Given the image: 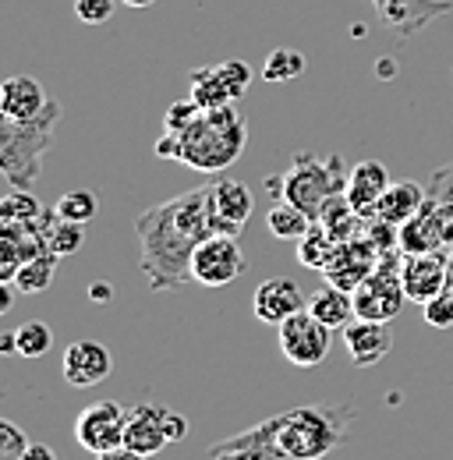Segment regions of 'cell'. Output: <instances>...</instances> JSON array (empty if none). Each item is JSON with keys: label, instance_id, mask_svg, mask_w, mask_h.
Here are the masks:
<instances>
[{"label": "cell", "instance_id": "1", "mask_svg": "<svg viewBox=\"0 0 453 460\" xmlns=\"http://www.w3.org/2000/svg\"><path fill=\"white\" fill-rule=\"evenodd\" d=\"M138 266L153 290H177L191 280V259L202 241L224 234L213 209V184L149 206L135 220Z\"/></svg>", "mask_w": 453, "mask_h": 460}, {"label": "cell", "instance_id": "2", "mask_svg": "<svg viewBox=\"0 0 453 460\" xmlns=\"http://www.w3.org/2000/svg\"><path fill=\"white\" fill-rule=\"evenodd\" d=\"M351 421H354L351 403H343V407H333V403L290 407L283 414H273L277 447H280L283 460H323L347 443Z\"/></svg>", "mask_w": 453, "mask_h": 460}, {"label": "cell", "instance_id": "3", "mask_svg": "<svg viewBox=\"0 0 453 460\" xmlns=\"http://www.w3.org/2000/svg\"><path fill=\"white\" fill-rule=\"evenodd\" d=\"M347 177L351 171L343 167V156H312V153H294V160L287 164L280 177H270L266 188L273 191V199H283L290 206H298L301 213H308L312 220L323 217V209L347 191Z\"/></svg>", "mask_w": 453, "mask_h": 460}, {"label": "cell", "instance_id": "4", "mask_svg": "<svg viewBox=\"0 0 453 460\" xmlns=\"http://www.w3.org/2000/svg\"><path fill=\"white\" fill-rule=\"evenodd\" d=\"M64 114L60 100H50L43 114L32 120H7L0 117V171L11 181V188L29 191L40 173H43V156L54 142V128Z\"/></svg>", "mask_w": 453, "mask_h": 460}, {"label": "cell", "instance_id": "5", "mask_svg": "<svg viewBox=\"0 0 453 460\" xmlns=\"http://www.w3.org/2000/svg\"><path fill=\"white\" fill-rule=\"evenodd\" d=\"M177 138H181V164L184 167L217 173L226 171L244 153L248 128L234 107H220V111H202V117Z\"/></svg>", "mask_w": 453, "mask_h": 460}, {"label": "cell", "instance_id": "6", "mask_svg": "<svg viewBox=\"0 0 453 460\" xmlns=\"http://www.w3.org/2000/svg\"><path fill=\"white\" fill-rule=\"evenodd\" d=\"M400 262H404V252L390 248L379 255V266L372 270V277L354 290V312L358 319H369V323H390L400 315L404 301H407V290L400 284Z\"/></svg>", "mask_w": 453, "mask_h": 460}, {"label": "cell", "instance_id": "7", "mask_svg": "<svg viewBox=\"0 0 453 460\" xmlns=\"http://www.w3.org/2000/svg\"><path fill=\"white\" fill-rule=\"evenodd\" d=\"M277 330H280V354L290 365H298V368H315V365L326 361L330 344H333V330L323 326L308 308L298 312V315H290Z\"/></svg>", "mask_w": 453, "mask_h": 460}, {"label": "cell", "instance_id": "8", "mask_svg": "<svg viewBox=\"0 0 453 460\" xmlns=\"http://www.w3.org/2000/svg\"><path fill=\"white\" fill-rule=\"evenodd\" d=\"M244 273V255L237 237L230 234H213L209 241H202L195 248L191 259V280L202 288H226Z\"/></svg>", "mask_w": 453, "mask_h": 460}, {"label": "cell", "instance_id": "9", "mask_svg": "<svg viewBox=\"0 0 453 460\" xmlns=\"http://www.w3.org/2000/svg\"><path fill=\"white\" fill-rule=\"evenodd\" d=\"M124 429H128V411L113 401L89 403L78 418H75V439L78 447H85L89 454H107L124 447Z\"/></svg>", "mask_w": 453, "mask_h": 460}, {"label": "cell", "instance_id": "10", "mask_svg": "<svg viewBox=\"0 0 453 460\" xmlns=\"http://www.w3.org/2000/svg\"><path fill=\"white\" fill-rule=\"evenodd\" d=\"M400 284L407 290V301H432L436 294L453 284L450 277V252H422V255H404L400 262Z\"/></svg>", "mask_w": 453, "mask_h": 460}, {"label": "cell", "instance_id": "11", "mask_svg": "<svg viewBox=\"0 0 453 460\" xmlns=\"http://www.w3.org/2000/svg\"><path fill=\"white\" fill-rule=\"evenodd\" d=\"M379 255H383V252H379V248L365 237V230H361V237L337 244V252H333V259L326 262L323 277H326V284L354 294V290L372 277V270L379 266Z\"/></svg>", "mask_w": 453, "mask_h": 460}, {"label": "cell", "instance_id": "12", "mask_svg": "<svg viewBox=\"0 0 453 460\" xmlns=\"http://www.w3.org/2000/svg\"><path fill=\"white\" fill-rule=\"evenodd\" d=\"M305 308H308V297L301 294V288L290 277H273V280L259 284L252 294V312L266 326H283L290 315H298Z\"/></svg>", "mask_w": 453, "mask_h": 460}, {"label": "cell", "instance_id": "13", "mask_svg": "<svg viewBox=\"0 0 453 460\" xmlns=\"http://www.w3.org/2000/svg\"><path fill=\"white\" fill-rule=\"evenodd\" d=\"M383 25L394 29L396 36L411 40L418 36L429 22H436L440 14H450L453 4L450 0H372Z\"/></svg>", "mask_w": 453, "mask_h": 460}, {"label": "cell", "instance_id": "14", "mask_svg": "<svg viewBox=\"0 0 453 460\" xmlns=\"http://www.w3.org/2000/svg\"><path fill=\"white\" fill-rule=\"evenodd\" d=\"M111 368H113L111 350L100 344V341H75V344L64 350V358H60L64 379L71 386H82V390L100 386L111 376Z\"/></svg>", "mask_w": 453, "mask_h": 460}, {"label": "cell", "instance_id": "15", "mask_svg": "<svg viewBox=\"0 0 453 460\" xmlns=\"http://www.w3.org/2000/svg\"><path fill=\"white\" fill-rule=\"evenodd\" d=\"M209 460H283L280 447H277V425L273 418L230 436L224 443H217L209 450Z\"/></svg>", "mask_w": 453, "mask_h": 460}, {"label": "cell", "instance_id": "16", "mask_svg": "<svg viewBox=\"0 0 453 460\" xmlns=\"http://www.w3.org/2000/svg\"><path fill=\"white\" fill-rule=\"evenodd\" d=\"M340 333H343V347H347L354 368H372V365H379V361L394 350V333H390L386 323L354 319V323L343 326Z\"/></svg>", "mask_w": 453, "mask_h": 460}, {"label": "cell", "instance_id": "17", "mask_svg": "<svg viewBox=\"0 0 453 460\" xmlns=\"http://www.w3.org/2000/svg\"><path fill=\"white\" fill-rule=\"evenodd\" d=\"M124 447H131L135 454H160L167 450L170 439H167V429H164V403H138L128 411V429H124Z\"/></svg>", "mask_w": 453, "mask_h": 460}, {"label": "cell", "instance_id": "18", "mask_svg": "<svg viewBox=\"0 0 453 460\" xmlns=\"http://www.w3.org/2000/svg\"><path fill=\"white\" fill-rule=\"evenodd\" d=\"M394 181H390V173L386 167L379 164V160H365V164H358L351 177H347V202L354 206V213L358 217H372L376 213V202L383 199V191L390 188Z\"/></svg>", "mask_w": 453, "mask_h": 460}, {"label": "cell", "instance_id": "19", "mask_svg": "<svg viewBox=\"0 0 453 460\" xmlns=\"http://www.w3.org/2000/svg\"><path fill=\"white\" fill-rule=\"evenodd\" d=\"M47 103H50V96L43 93V85L32 75H14L0 89V117H7V120H32L36 114H43Z\"/></svg>", "mask_w": 453, "mask_h": 460}, {"label": "cell", "instance_id": "20", "mask_svg": "<svg viewBox=\"0 0 453 460\" xmlns=\"http://www.w3.org/2000/svg\"><path fill=\"white\" fill-rule=\"evenodd\" d=\"M213 209H217L220 230L237 237L244 224L252 220V191L241 181H217L213 184Z\"/></svg>", "mask_w": 453, "mask_h": 460}, {"label": "cell", "instance_id": "21", "mask_svg": "<svg viewBox=\"0 0 453 460\" xmlns=\"http://www.w3.org/2000/svg\"><path fill=\"white\" fill-rule=\"evenodd\" d=\"M425 206V188L418 181H396L383 191V199L376 202V213L383 224H394V227H404L407 220H414Z\"/></svg>", "mask_w": 453, "mask_h": 460}, {"label": "cell", "instance_id": "22", "mask_svg": "<svg viewBox=\"0 0 453 460\" xmlns=\"http://www.w3.org/2000/svg\"><path fill=\"white\" fill-rule=\"evenodd\" d=\"M308 312H312L323 326H330V330L351 326L354 315H358V312H354V294L333 288V284H326V288L315 290V294L308 297Z\"/></svg>", "mask_w": 453, "mask_h": 460}, {"label": "cell", "instance_id": "23", "mask_svg": "<svg viewBox=\"0 0 453 460\" xmlns=\"http://www.w3.org/2000/svg\"><path fill=\"white\" fill-rule=\"evenodd\" d=\"M312 217L308 213H301L298 206H290V202H273L270 206V213H266V227L273 237H280V241H301L308 230H312Z\"/></svg>", "mask_w": 453, "mask_h": 460}, {"label": "cell", "instance_id": "24", "mask_svg": "<svg viewBox=\"0 0 453 460\" xmlns=\"http://www.w3.org/2000/svg\"><path fill=\"white\" fill-rule=\"evenodd\" d=\"M57 277V255L54 252H40L32 259H25L14 273V288L22 294H43V290L54 284Z\"/></svg>", "mask_w": 453, "mask_h": 460}, {"label": "cell", "instance_id": "25", "mask_svg": "<svg viewBox=\"0 0 453 460\" xmlns=\"http://www.w3.org/2000/svg\"><path fill=\"white\" fill-rule=\"evenodd\" d=\"M333 252H337V241L330 237V230L323 227V224H312V230L298 241V262L308 266V270H319V273L326 270Z\"/></svg>", "mask_w": 453, "mask_h": 460}, {"label": "cell", "instance_id": "26", "mask_svg": "<svg viewBox=\"0 0 453 460\" xmlns=\"http://www.w3.org/2000/svg\"><path fill=\"white\" fill-rule=\"evenodd\" d=\"M191 100L202 107V111H220V107H230V93L224 89L217 67H199L191 71Z\"/></svg>", "mask_w": 453, "mask_h": 460}, {"label": "cell", "instance_id": "27", "mask_svg": "<svg viewBox=\"0 0 453 460\" xmlns=\"http://www.w3.org/2000/svg\"><path fill=\"white\" fill-rule=\"evenodd\" d=\"M57 217L60 220H67V224H89V220H96V213H100V199H96V191L93 188H75V191H64L60 199H57Z\"/></svg>", "mask_w": 453, "mask_h": 460}, {"label": "cell", "instance_id": "28", "mask_svg": "<svg viewBox=\"0 0 453 460\" xmlns=\"http://www.w3.org/2000/svg\"><path fill=\"white\" fill-rule=\"evenodd\" d=\"M47 209L32 199V191H11L4 202H0V224H36Z\"/></svg>", "mask_w": 453, "mask_h": 460}, {"label": "cell", "instance_id": "29", "mask_svg": "<svg viewBox=\"0 0 453 460\" xmlns=\"http://www.w3.org/2000/svg\"><path fill=\"white\" fill-rule=\"evenodd\" d=\"M14 337H18V358H25V361H36V358L50 354V347H54V333L47 323H25L14 330Z\"/></svg>", "mask_w": 453, "mask_h": 460}, {"label": "cell", "instance_id": "30", "mask_svg": "<svg viewBox=\"0 0 453 460\" xmlns=\"http://www.w3.org/2000/svg\"><path fill=\"white\" fill-rule=\"evenodd\" d=\"M301 71H305V58L298 50H287V47L273 50L262 64L266 82H294V78H301Z\"/></svg>", "mask_w": 453, "mask_h": 460}, {"label": "cell", "instance_id": "31", "mask_svg": "<svg viewBox=\"0 0 453 460\" xmlns=\"http://www.w3.org/2000/svg\"><path fill=\"white\" fill-rule=\"evenodd\" d=\"M425 202L436 206L447 220H453V164L432 173V181L425 184Z\"/></svg>", "mask_w": 453, "mask_h": 460}, {"label": "cell", "instance_id": "32", "mask_svg": "<svg viewBox=\"0 0 453 460\" xmlns=\"http://www.w3.org/2000/svg\"><path fill=\"white\" fill-rule=\"evenodd\" d=\"M82 237H85L82 224H67V220L57 217L54 227H50V237H47V248L54 252L57 259H60V255H75V252L82 248Z\"/></svg>", "mask_w": 453, "mask_h": 460}, {"label": "cell", "instance_id": "33", "mask_svg": "<svg viewBox=\"0 0 453 460\" xmlns=\"http://www.w3.org/2000/svg\"><path fill=\"white\" fill-rule=\"evenodd\" d=\"M217 67V75H220V82H224V89L230 93V100H241L244 93H248V85H252V67L248 64H241V60H224V64H213Z\"/></svg>", "mask_w": 453, "mask_h": 460}, {"label": "cell", "instance_id": "34", "mask_svg": "<svg viewBox=\"0 0 453 460\" xmlns=\"http://www.w3.org/2000/svg\"><path fill=\"white\" fill-rule=\"evenodd\" d=\"M422 319L432 326V330H450L453 326V284L443 294H436L432 301L422 305Z\"/></svg>", "mask_w": 453, "mask_h": 460}, {"label": "cell", "instance_id": "35", "mask_svg": "<svg viewBox=\"0 0 453 460\" xmlns=\"http://www.w3.org/2000/svg\"><path fill=\"white\" fill-rule=\"evenodd\" d=\"M199 117H202V107L188 96V100H181V103L170 107L167 117H164V128H167V135H184Z\"/></svg>", "mask_w": 453, "mask_h": 460}, {"label": "cell", "instance_id": "36", "mask_svg": "<svg viewBox=\"0 0 453 460\" xmlns=\"http://www.w3.org/2000/svg\"><path fill=\"white\" fill-rule=\"evenodd\" d=\"M29 450V436L11 425V421H0V460H22Z\"/></svg>", "mask_w": 453, "mask_h": 460}, {"label": "cell", "instance_id": "37", "mask_svg": "<svg viewBox=\"0 0 453 460\" xmlns=\"http://www.w3.org/2000/svg\"><path fill=\"white\" fill-rule=\"evenodd\" d=\"M75 18L82 25H107L113 18V0H75Z\"/></svg>", "mask_w": 453, "mask_h": 460}, {"label": "cell", "instance_id": "38", "mask_svg": "<svg viewBox=\"0 0 453 460\" xmlns=\"http://www.w3.org/2000/svg\"><path fill=\"white\" fill-rule=\"evenodd\" d=\"M164 429H167L170 443H181V439L188 436V418H184L181 411H170V407H164Z\"/></svg>", "mask_w": 453, "mask_h": 460}, {"label": "cell", "instance_id": "39", "mask_svg": "<svg viewBox=\"0 0 453 460\" xmlns=\"http://www.w3.org/2000/svg\"><path fill=\"white\" fill-rule=\"evenodd\" d=\"M156 156H160V160H177V164H181V138H177V135H164L160 146H156Z\"/></svg>", "mask_w": 453, "mask_h": 460}, {"label": "cell", "instance_id": "40", "mask_svg": "<svg viewBox=\"0 0 453 460\" xmlns=\"http://www.w3.org/2000/svg\"><path fill=\"white\" fill-rule=\"evenodd\" d=\"M96 460H149L146 454H135L131 447H117V450H107V454H100Z\"/></svg>", "mask_w": 453, "mask_h": 460}, {"label": "cell", "instance_id": "41", "mask_svg": "<svg viewBox=\"0 0 453 460\" xmlns=\"http://www.w3.org/2000/svg\"><path fill=\"white\" fill-rule=\"evenodd\" d=\"M22 460H57V457L47 443H29V450H25V457Z\"/></svg>", "mask_w": 453, "mask_h": 460}, {"label": "cell", "instance_id": "42", "mask_svg": "<svg viewBox=\"0 0 453 460\" xmlns=\"http://www.w3.org/2000/svg\"><path fill=\"white\" fill-rule=\"evenodd\" d=\"M93 297H96V301H111L113 290L107 288V284H93Z\"/></svg>", "mask_w": 453, "mask_h": 460}, {"label": "cell", "instance_id": "43", "mask_svg": "<svg viewBox=\"0 0 453 460\" xmlns=\"http://www.w3.org/2000/svg\"><path fill=\"white\" fill-rule=\"evenodd\" d=\"M120 4H128V7H153L156 0H120Z\"/></svg>", "mask_w": 453, "mask_h": 460}, {"label": "cell", "instance_id": "44", "mask_svg": "<svg viewBox=\"0 0 453 460\" xmlns=\"http://www.w3.org/2000/svg\"><path fill=\"white\" fill-rule=\"evenodd\" d=\"M450 277H453V252H450Z\"/></svg>", "mask_w": 453, "mask_h": 460}]
</instances>
